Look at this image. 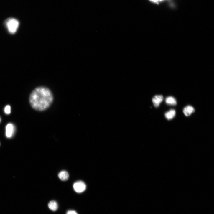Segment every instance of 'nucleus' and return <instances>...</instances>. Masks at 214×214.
<instances>
[{"instance_id":"obj_10","label":"nucleus","mask_w":214,"mask_h":214,"mask_svg":"<svg viewBox=\"0 0 214 214\" xmlns=\"http://www.w3.org/2000/svg\"><path fill=\"white\" fill-rule=\"evenodd\" d=\"M166 103L169 105H175L177 104V102L175 98L172 96H169L167 97L165 100Z\"/></svg>"},{"instance_id":"obj_5","label":"nucleus","mask_w":214,"mask_h":214,"mask_svg":"<svg viewBox=\"0 0 214 214\" xmlns=\"http://www.w3.org/2000/svg\"><path fill=\"white\" fill-rule=\"evenodd\" d=\"M163 100V97L162 95H157L154 96L152 99V101L154 106L156 108H158Z\"/></svg>"},{"instance_id":"obj_15","label":"nucleus","mask_w":214,"mask_h":214,"mask_svg":"<svg viewBox=\"0 0 214 214\" xmlns=\"http://www.w3.org/2000/svg\"><path fill=\"white\" fill-rule=\"evenodd\" d=\"M0 145H1V144H0Z\"/></svg>"},{"instance_id":"obj_8","label":"nucleus","mask_w":214,"mask_h":214,"mask_svg":"<svg viewBox=\"0 0 214 214\" xmlns=\"http://www.w3.org/2000/svg\"><path fill=\"white\" fill-rule=\"evenodd\" d=\"M176 112L174 110H171L165 114V117L168 120L172 119L175 116Z\"/></svg>"},{"instance_id":"obj_9","label":"nucleus","mask_w":214,"mask_h":214,"mask_svg":"<svg viewBox=\"0 0 214 214\" xmlns=\"http://www.w3.org/2000/svg\"><path fill=\"white\" fill-rule=\"evenodd\" d=\"M48 207L53 211H56L58 208L57 203L55 201H50L48 204Z\"/></svg>"},{"instance_id":"obj_2","label":"nucleus","mask_w":214,"mask_h":214,"mask_svg":"<svg viewBox=\"0 0 214 214\" xmlns=\"http://www.w3.org/2000/svg\"><path fill=\"white\" fill-rule=\"evenodd\" d=\"M6 24L9 31L12 34L16 33L19 26V21L13 18L8 19L6 21Z\"/></svg>"},{"instance_id":"obj_11","label":"nucleus","mask_w":214,"mask_h":214,"mask_svg":"<svg viewBox=\"0 0 214 214\" xmlns=\"http://www.w3.org/2000/svg\"><path fill=\"white\" fill-rule=\"evenodd\" d=\"M4 112L6 114H9L11 113V108L9 105L6 106L4 109Z\"/></svg>"},{"instance_id":"obj_14","label":"nucleus","mask_w":214,"mask_h":214,"mask_svg":"<svg viewBox=\"0 0 214 214\" xmlns=\"http://www.w3.org/2000/svg\"><path fill=\"white\" fill-rule=\"evenodd\" d=\"M1 118H0V122H1Z\"/></svg>"},{"instance_id":"obj_4","label":"nucleus","mask_w":214,"mask_h":214,"mask_svg":"<svg viewBox=\"0 0 214 214\" xmlns=\"http://www.w3.org/2000/svg\"><path fill=\"white\" fill-rule=\"evenodd\" d=\"M15 131V127L12 123L8 124L6 126V135L8 138H11L13 136Z\"/></svg>"},{"instance_id":"obj_12","label":"nucleus","mask_w":214,"mask_h":214,"mask_svg":"<svg viewBox=\"0 0 214 214\" xmlns=\"http://www.w3.org/2000/svg\"><path fill=\"white\" fill-rule=\"evenodd\" d=\"M150 1L152 2L158 4L162 2L164 0H150Z\"/></svg>"},{"instance_id":"obj_7","label":"nucleus","mask_w":214,"mask_h":214,"mask_svg":"<svg viewBox=\"0 0 214 214\" xmlns=\"http://www.w3.org/2000/svg\"><path fill=\"white\" fill-rule=\"evenodd\" d=\"M58 176L61 181H65L68 179L69 175L68 172L66 171H62L59 173Z\"/></svg>"},{"instance_id":"obj_13","label":"nucleus","mask_w":214,"mask_h":214,"mask_svg":"<svg viewBox=\"0 0 214 214\" xmlns=\"http://www.w3.org/2000/svg\"><path fill=\"white\" fill-rule=\"evenodd\" d=\"M67 214H78V213L74 210H69L67 213Z\"/></svg>"},{"instance_id":"obj_3","label":"nucleus","mask_w":214,"mask_h":214,"mask_svg":"<svg viewBox=\"0 0 214 214\" xmlns=\"http://www.w3.org/2000/svg\"><path fill=\"white\" fill-rule=\"evenodd\" d=\"M73 188L75 191L77 193H81L85 191L86 186L83 182L78 181L74 183Z\"/></svg>"},{"instance_id":"obj_6","label":"nucleus","mask_w":214,"mask_h":214,"mask_svg":"<svg viewBox=\"0 0 214 214\" xmlns=\"http://www.w3.org/2000/svg\"><path fill=\"white\" fill-rule=\"evenodd\" d=\"M195 112L194 108L192 106L190 105L186 106L183 110V113L186 116H190Z\"/></svg>"},{"instance_id":"obj_1","label":"nucleus","mask_w":214,"mask_h":214,"mask_svg":"<svg viewBox=\"0 0 214 214\" xmlns=\"http://www.w3.org/2000/svg\"><path fill=\"white\" fill-rule=\"evenodd\" d=\"M53 100V96L51 90L42 86L35 88L31 93L29 98L32 108L39 111H43L48 109Z\"/></svg>"}]
</instances>
